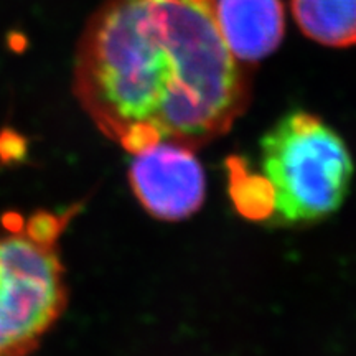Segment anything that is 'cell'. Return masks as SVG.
Instances as JSON below:
<instances>
[{"label":"cell","mask_w":356,"mask_h":356,"mask_svg":"<svg viewBox=\"0 0 356 356\" xmlns=\"http://www.w3.org/2000/svg\"><path fill=\"white\" fill-rule=\"evenodd\" d=\"M73 92L132 155L160 142L198 150L225 136L251 81L218 33L211 0H108L79 37Z\"/></svg>","instance_id":"obj_1"},{"label":"cell","mask_w":356,"mask_h":356,"mask_svg":"<svg viewBox=\"0 0 356 356\" xmlns=\"http://www.w3.org/2000/svg\"><path fill=\"white\" fill-rule=\"evenodd\" d=\"M257 175L236 177L241 213L275 225H310L330 216L348 195L355 165L332 126L292 111L262 136Z\"/></svg>","instance_id":"obj_2"},{"label":"cell","mask_w":356,"mask_h":356,"mask_svg":"<svg viewBox=\"0 0 356 356\" xmlns=\"http://www.w3.org/2000/svg\"><path fill=\"white\" fill-rule=\"evenodd\" d=\"M79 204L63 211L8 213L0 233V356H26L68 305L60 238Z\"/></svg>","instance_id":"obj_3"},{"label":"cell","mask_w":356,"mask_h":356,"mask_svg":"<svg viewBox=\"0 0 356 356\" xmlns=\"http://www.w3.org/2000/svg\"><path fill=\"white\" fill-rule=\"evenodd\" d=\"M197 150L160 142L132 154L129 181L142 208L162 221L195 215L204 200V173Z\"/></svg>","instance_id":"obj_4"},{"label":"cell","mask_w":356,"mask_h":356,"mask_svg":"<svg viewBox=\"0 0 356 356\" xmlns=\"http://www.w3.org/2000/svg\"><path fill=\"white\" fill-rule=\"evenodd\" d=\"M211 8L222 43L244 65L264 60L282 43L280 0H211Z\"/></svg>","instance_id":"obj_5"},{"label":"cell","mask_w":356,"mask_h":356,"mask_svg":"<svg viewBox=\"0 0 356 356\" xmlns=\"http://www.w3.org/2000/svg\"><path fill=\"white\" fill-rule=\"evenodd\" d=\"M299 29L325 47L356 44V0H291Z\"/></svg>","instance_id":"obj_6"}]
</instances>
